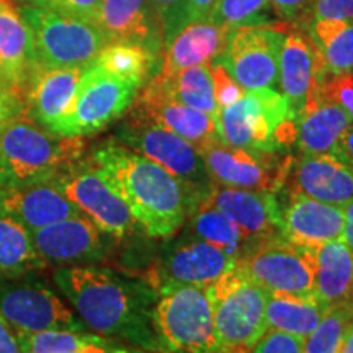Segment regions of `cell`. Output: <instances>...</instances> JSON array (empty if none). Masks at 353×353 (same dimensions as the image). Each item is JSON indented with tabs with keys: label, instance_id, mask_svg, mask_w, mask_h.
Segmentation results:
<instances>
[{
	"label": "cell",
	"instance_id": "obj_1",
	"mask_svg": "<svg viewBox=\"0 0 353 353\" xmlns=\"http://www.w3.org/2000/svg\"><path fill=\"white\" fill-rule=\"evenodd\" d=\"M52 280L87 327L143 350L161 352L152 325L157 290L97 265L57 267Z\"/></svg>",
	"mask_w": 353,
	"mask_h": 353
},
{
	"label": "cell",
	"instance_id": "obj_2",
	"mask_svg": "<svg viewBox=\"0 0 353 353\" xmlns=\"http://www.w3.org/2000/svg\"><path fill=\"white\" fill-rule=\"evenodd\" d=\"M88 161L148 236L169 237L183 226L195 200L164 167L114 141L99 145Z\"/></svg>",
	"mask_w": 353,
	"mask_h": 353
},
{
	"label": "cell",
	"instance_id": "obj_3",
	"mask_svg": "<svg viewBox=\"0 0 353 353\" xmlns=\"http://www.w3.org/2000/svg\"><path fill=\"white\" fill-rule=\"evenodd\" d=\"M82 151V138L57 136L21 113L0 131V188L50 182Z\"/></svg>",
	"mask_w": 353,
	"mask_h": 353
},
{
	"label": "cell",
	"instance_id": "obj_4",
	"mask_svg": "<svg viewBox=\"0 0 353 353\" xmlns=\"http://www.w3.org/2000/svg\"><path fill=\"white\" fill-rule=\"evenodd\" d=\"M219 139L254 154H278L296 144V117L275 88L247 90L231 107L216 114Z\"/></svg>",
	"mask_w": 353,
	"mask_h": 353
},
{
	"label": "cell",
	"instance_id": "obj_5",
	"mask_svg": "<svg viewBox=\"0 0 353 353\" xmlns=\"http://www.w3.org/2000/svg\"><path fill=\"white\" fill-rule=\"evenodd\" d=\"M152 325L161 352H221L206 288L176 283L159 286Z\"/></svg>",
	"mask_w": 353,
	"mask_h": 353
},
{
	"label": "cell",
	"instance_id": "obj_6",
	"mask_svg": "<svg viewBox=\"0 0 353 353\" xmlns=\"http://www.w3.org/2000/svg\"><path fill=\"white\" fill-rule=\"evenodd\" d=\"M221 350L247 353L268 330V291L234 268L206 288Z\"/></svg>",
	"mask_w": 353,
	"mask_h": 353
},
{
	"label": "cell",
	"instance_id": "obj_7",
	"mask_svg": "<svg viewBox=\"0 0 353 353\" xmlns=\"http://www.w3.org/2000/svg\"><path fill=\"white\" fill-rule=\"evenodd\" d=\"M19 12L32 28L38 65L41 68L87 69L108 44L94 23L37 6L20 7Z\"/></svg>",
	"mask_w": 353,
	"mask_h": 353
},
{
	"label": "cell",
	"instance_id": "obj_8",
	"mask_svg": "<svg viewBox=\"0 0 353 353\" xmlns=\"http://www.w3.org/2000/svg\"><path fill=\"white\" fill-rule=\"evenodd\" d=\"M314 252L280 234L245 245L236 267L265 291L288 296H314Z\"/></svg>",
	"mask_w": 353,
	"mask_h": 353
},
{
	"label": "cell",
	"instance_id": "obj_9",
	"mask_svg": "<svg viewBox=\"0 0 353 353\" xmlns=\"http://www.w3.org/2000/svg\"><path fill=\"white\" fill-rule=\"evenodd\" d=\"M141 85L92 64L83 70L68 113L51 132L64 138H83L105 130L130 107Z\"/></svg>",
	"mask_w": 353,
	"mask_h": 353
},
{
	"label": "cell",
	"instance_id": "obj_10",
	"mask_svg": "<svg viewBox=\"0 0 353 353\" xmlns=\"http://www.w3.org/2000/svg\"><path fill=\"white\" fill-rule=\"evenodd\" d=\"M28 273H0V314L17 334L43 330H85L59 294Z\"/></svg>",
	"mask_w": 353,
	"mask_h": 353
},
{
	"label": "cell",
	"instance_id": "obj_11",
	"mask_svg": "<svg viewBox=\"0 0 353 353\" xmlns=\"http://www.w3.org/2000/svg\"><path fill=\"white\" fill-rule=\"evenodd\" d=\"M117 139L131 151L164 167L201 200L200 187L208 182L211 176L200 151L187 139L156 123L136 117H128V120L118 128Z\"/></svg>",
	"mask_w": 353,
	"mask_h": 353
},
{
	"label": "cell",
	"instance_id": "obj_12",
	"mask_svg": "<svg viewBox=\"0 0 353 353\" xmlns=\"http://www.w3.org/2000/svg\"><path fill=\"white\" fill-rule=\"evenodd\" d=\"M52 182L83 216L114 239L139 228L125 201L108 187L90 161L70 162Z\"/></svg>",
	"mask_w": 353,
	"mask_h": 353
},
{
	"label": "cell",
	"instance_id": "obj_13",
	"mask_svg": "<svg viewBox=\"0 0 353 353\" xmlns=\"http://www.w3.org/2000/svg\"><path fill=\"white\" fill-rule=\"evenodd\" d=\"M286 33L288 30L268 26L234 28L213 63L223 64L245 90L273 88L278 82V63Z\"/></svg>",
	"mask_w": 353,
	"mask_h": 353
},
{
	"label": "cell",
	"instance_id": "obj_14",
	"mask_svg": "<svg viewBox=\"0 0 353 353\" xmlns=\"http://www.w3.org/2000/svg\"><path fill=\"white\" fill-rule=\"evenodd\" d=\"M206 170L216 183L224 187L275 193L288 176L291 159L280 161L278 154H254L231 148L221 139L200 151Z\"/></svg>",
	"mask_w": 353,
	"mask_h": 353
},
{
	"label": "cell",
	"instance_id": "obj_15",
	"mask_svg": "<svg viewBox=\"0 0 353 353\" xmlns=\"http://www.w3.org/2000/svg\"><path fill=\"white\" fill-rule=\"evenodd\" d=\"M107 236L83 214L32 231L39 257L46 265L57 267L94 265L103 260L110 250Z\"/></svg>",
	"mask_w": 353,
	"mask_h": 353
},
{
	"label": "cell",
	"instance_id": "obj_16",
	"mask_svg": "<svg viewBox=\"0 0 353 353\" xmlns=\"http://www.w3.org/2000/svg\"><path fill=\"white\" fill-rule=\"evenodd\" d=\"M130 117L148 120L165 128L180 138L187 139L198 151L219 139L216 120L211 114L190 108L172 99L159 83L151 79L131 105Z\"/></svg>",
	"mask_w": 353,
	"mask_h": 353
},
{
	"label": "cell",
	"instance_id": "obj_17",
	"mask_svg": "<svg viewBox=\"0 0 353 353\" xmlns=\"http://www.w3.org/2000/svg\"><path fill=\"white\" fill-rule=\"evenodd\" d=\"M327 76L321 52L307 33H286L278 63V83L294 117L307 101L317 99L322 81Z\"/></svg>",
	"mask_w": 353,
	"mask_h": 353
},
{
	"label": "cell",
	"instance_id": "obj_18",
	"mask_svg": "<svg viewBox=\"0 0 353 353\" xmlns=\"http://www.w3.org/2000/svg\"><path fill=\"white\" fill-rule=\"evenodd\" d=\"M95 26L108 43L138 44L161 61L164 28L149 0H101Z\"/></svg>",
	"mask_w": 353,
	"mask_h": 353
},
{
	"label": "cell",
	"instance_id": "obj_19",
	"mask_svg": "<svg viewBox=\"0 0 353 353\" xmlns=\"http://www.w3.org/2000/svg\"><path fill=\"white\" fill-rule=\"evenodd\" d=\"M38 68L32 28L7 0H0V87L25 100Z\"/></svg>",
	"mask_w": 353,
	"mask_h": 353
},
{
	"label": "cell",
	"instance_id": "obj_20",
	"mask_svg": "<svg viewBox=\"0 0 353 353\" xmlns=\"http://www.w3.org/2000/svg\"><path fill=\"white\" fill-rule=\"evenodd\" d=\"M342 206L322 203L298 193H291V201L281 210L280 236L307 250L330 241L342 239Z\"/></svg>",
	"mask_w": 353,
	"mask_h": 353
},
{
	"label": "cell",
	"instance_id": "obj_21",
	"mask_svg": "<svg viewBox=\"0 0 353 353\" xmlns=\"http://www.w3.org/2000/svg\"><path fill=\"white\" fill-rule=\"evenodd\" d=\"M200 203L214 206L236 221L249 241L280 234L281 208L273 193L211 183Z\"/></svg>",
	"mask_w": 353,
	"mask_h": 353
},
{
	"label": "cell",
	"instance_id": "obj_22",
	"mask_svg": "<svg viewBox=\"0 0 353 353\" xmlns=\"http://www.w3.org/2000/svg\"><path fill=\"white\" fill-rule=\"evenodd\" d=\"M288 176H291L290 193L342 208L353 201V167L335 154L303 156L294 164L291 162Z\"/></svg>",
	"mask_w": 353,
	"mask_h": 353
},
{
	"label": "cell",
	"instance_id": "obj_23",
	"mask_svg": "<svg viewBox=\"0 0 353 353\" xmlns=\"http://www.w3.org/2000/svg\"><path fill=\"white\" fill-rule=\"evenodd\" d=\"M237 257L210 242L196 241L176 247L167 255L161 267L162 278L154 281V288L162 285H192L208 288L221 276L236 268Z\"/></svg>",
	"mask_w": 353,
	"mask_h": 353
},
{
	"label": "cell",
	"instance_id": "obj_24",
	"mask_svg": "<svg viewBox=\"0 0 353 353\" xmlns=\"http://www.w3.org/2000/svg\"><path fill=\"white\" fill-rule=\"evenodd\" d=\"M0 210L19 219L30 231L82 214L57 190L52 180L26 187L0 188Z\"/></svg>",
	"mask_w": 353,
	"mask_h": 353
},
{
	"label": "cell",
	"instance_id": "obj_25",
	"mask_svg": "<svg viewBox=\"0 0 353 353\" xmlns=\"http://www.w3.org/2000/svg\"><path fill=\"white\" fill-rule=\"evenodd\" d=\"M83 70L38 65L25 95V113L39 126L51 131L72 105Z\"/></svg>",
	"mask_w": 353,
	"mask_h": 353
},
{
	"label": "cell",
	"instance_id": "obj_26",
	"mask_svg": "<svg viewBox=\"0 0 353 353\" xmlns=\"http://www.w3.org/2000/svg\"><path fill=\"white\" fill-rule=\"evenodd\" d=\"M231 30L218 26L210 20L193 21L165 44L161 57L159 76L170 77L193 65L211 64L223 52Z\"/></svg>",
	"mask_w": 353,
	"mask_h": 353
},
{
	"label": "cell",
	"instance_id": "obj_27",
	"mask_svg": "<svg viewBox=\"0 0 353 353\" xmlns=\"http://www.w3.org/2000/svg\"><path fill=\"white\" fill-rule=\"evenodd\" d=\"M353 118L342 107L329 100L307 105L296 117V144L304 156L332 154Z\"/></svg>",
	"mask_w": 353,
	"mask_h": 353
},
{
	"label": "cell",
	"instance_id": "obj_28",
	"mask_svg": "<svg viewBox=\"0 0 353 353\" xmlns=\"http://www.w3.org/2000/svg\"><path fill=\"white\" fill-rule=\"evenodd\" d=\"M353 290V254L342 239L314 252V296L329 309L347 304Z\"/></svg>",
	"mask_w": 353,
	"mask_h": 353
},
{
	"label": "cell",
	"instance_id": "obj_29",
	"mask_svg": "<svg viewBox=\"0 0 353 353\" xmlns=\"http://www.w3.org/2000/svg\"><path fill=\"white\" fill-rule=\"evenodd\" d=\"M329 311L330 309L316 296L301 298L268 293L265 317L268 329L306 339Z\"/></svg>",
	"mask_w": 353,
	"mask_h": 353
},
{
	"label": "cell",
	"instance_id": "obj_30",
	"mask_svg": "<svg viewBox=\"0 0 353 353\" xmlns=\"http://www.w3.org/2000/svg\"><path fill=\"white\" fill-rule=\"evenodd\" d=\"M307 34L319 50L327 74H353V21L312 20L307 26Z\"/></svg>",
	"mask_w": 353,
	"mask_h": 353
},
{
	"label": "cell",
	"instance_id": "obj_31",
	"mask_svg": "<svg viewBox=\"0 0 353 353\" xmlns=\"http://www.w3.org/2000/svg\"><path fill=\"white\" fill-rule=\"evenodd\" d=\"M46 267L33 244L32 231L0 210V273H28Z\"/></svg>",
	"mask_w": 353,
	"mask_h": 353
},
{
	"label": "cell",
	"instance_id": "obj_32",
	"mask_svg": "<svg viewBox=\"0 0 353 353\" xmlns=\"http://www.w3.org/2000/svg\"><path fill=\"white\" fill-rule=\"evenodd\" d=\"M152 79L172 99L179 100L180 103L200 110L203 113L211 114L213 118L218 114L219 107L214 99L213 81H211L208 64L193 65V68L180 70L170 77H162L156 74Z\"/></svg>",
	"mask_w": 353,
	"mask_h": 353
},
{
	"label": "cell",
	"instance_id": "obj_33",
	"mask_svg": "<svg viewBox=\"0 0 353 353\" xmlns=\"http://www.w3.org/2000/svg\"><path fill=\"white\" fill-rule=\"evenodd\" d=\"M21 353H112L107 339L76 330L17 334Z\"/></svg>",
	"mask_w": 353,
	"mask_h": 353
},
{
	"label": "cell",
	"instance_id": "obj_34",
	"mask_svg": "<svg viewBox=\"0 0 353 353\" xmlns=\"http://www.w3.org/2000/svg\"><path fill=\"white\" fill-rule=\"evenodd\" d=\"M159 59L143 46L130 43H108L95 59V65L113 76L143 87Z\"/></svg>",
	"mask_w": 353,
	"mask_h": 353
},
{
	"label": "cell",
	"instance_id": "obj_35",
	"mask_svg": "<svg viewBox=\"0 0 353 353\" xmlns=\"http://www.w3.org/2000/svg\"><path fill=\"white\" fill-rule=\"evenodd\" d=\"M193 231L201 241L221 247L234 257H239L244 245L249 244V237L236 221L206 203H198L193 216Z\"/></svg>",
	"mask_w": 353,
	"mask_h": 353
},
{
	"label": "cell",
	"instance_id": "obj_36",
	"mask_svg": "<svg viewBox=\"0 0 353 353\" xmlns=\"http://www.w3.org/2000/svg\"><path fill=\"white\" fill-rule=\"evenodd\" d=\"M270 12V0H216L206 20L228 30L242 28V26L291 28L280 19H273Z\"/></svg>",
	"mask_w": 353,
	"mask_h": 353
},
{
	"label": "cell",
	"instance_id": "obj_37",
	"mask_svg": "<svg viewBox=\"0 0 353 353\" xmlns=\"http://www.w3.org/2000/svg\"><path fill=\"white\" fill-rule=\"evenodd\" d=\"M353 319V309L348 304L332 307L319 325L304 339L303 353H339L348 322Z\"/></svg>",
	"mask_w": 353,
	"mask_h": 353
},
{
	"label": "cell",
	"instance_id": "obj_38",
	"mask_svg": "<svg viewBox=\"0 0 353 353\" xmlns=\"http://www.w3.org/2000/svg\"><path fill=\"white\" fill-rule=\"evenodd\" d=\"M164 28V48L188 25V0H149Z\"/></svg>",
	"mask_w": 353,
	"mask_h": 353
},
{
	"label": "cell",
	"instance_id": "obj_39",
	"mask_svg": "<svg viewBox=\"0 0 353 353\" xmlns=\"http://www.w3.org/2000/svg\"><path fill=\"white\" fill-rule=\"evenodd\" d=\"M30 6H37L59 15L94 23L99 15L101 0H28Z\"/></svg>",
	"mask_w": 353,
	"mask_h": 353
},
{
	"label": "cell",
	"instance_id": "obj_40",
	"mask_svg": "<svg viewBox=\"0 0 353 353\" xmlns=\"http://www.w3.org/2000/svg\"><path fill=\"white\" fill-rule=\"evenodd\" d=\"M211 81H213L214 99L219 108L231 107L245 95V88L234 79L229 70L219 63L208 64Z\"/></svg>",
	"mask_w": 353,
	"mask_h": 353
},
{
	"label": "cell",
	"instance_id": "obj_41",
	"mask_svg": "<svg viewBox=\"0 0 353 353\" xmlns=\"http://www.w3.org/2000/svg\"><path fill=\"white\" fill-rule=\"evenodd\" d=\"M317 97L334 101L353 118V74H327L317 90Z\"/></svg>",
	"mask_w": 353,
	"mask_h": 353
},
{
	"label": "cell",
	"instance_id": "obj_42",
	"mask_svg": "<svg viewBox=\"0 0 353 353\" xmlns=\"http://www.w3.org/2000/svg\"><path fill=\"white\" fill-rule=\"evenodd\" d=\"M303 342L293 334L268 329L247 353H303Z\"/></svg>",
	"mask_w": 353,
	"mask_h": 353
},
{
	"label": "cell",
	"instance_id": "obj_43",
	"mask_svg": "<svg viewBox=\"0 0 353 353\" xmlns=\"http://www.w3.org/2000/svg\"><path fill=\"white\" fill-rule=\"evenodd\" d=\"M314 0H270L273 12L291 28H306L311 23V8Z\"/></svg>",
	"mask_w": 353,
	"mask_h": 353
},
{
	"label": "cell",
	"instance_id": "obj_44",
	"mask_svg": "<svg viewBox=\"0 0 353 353\" xmlns=\"http://www.w3.org/2000/svg\"><path fill=\"white\" fill-rule=\"evenodd\" d=\"M317 19L353 21V0H314L311 8V21Z\"/></svg>",
	"mask_w": 353,
	"mask_h": 353
},
{
	"label": "cell",
	"instance_id": "obj_45",
	"mask_svg": "<svg viewBox=\"0 0 353 353\" xmlns=\"http://www.w3.org/2000/svg\"><path fill=\"white\" fill-rule=\"evenodd\" d=\"M25 113V100L7 88L0 87V131L8 121Z\"/></svg>",
	"mask_w": 353,
	"mask_h": 353
},
{
	"label": "cell",
	"instance_id": "obj_46",
	"mask_svg": "<svg viewBox=\"0 0 353 353\" xmlns=\"http://www.w3.org/2000/svg\"><path fill=\"white\" fill-rule=\"evenodd\" d=\"M0 353H21L17 332L2 314H0Z\"/></svg>",
	"mask_w": 353,
	"mask_h": 353
},
{
	"label": "cell",
	"instance_id": "obj_47",
	"mask_svg": "<svg viewBox=\"0 0 353 353\" xmlns=\"http://www.w3.org/2000/svg\"><path fill=\"white\" fill-rule=\"evenodd\" d=\"M332 154L341 157L343 162H347L348 165L353 167V125L343 132V136L339 139Z\"/></svg>",
	"mask_w": 353,
	"mask_h": 353
},
{
	"label": "cell",
	"instance_id": "obj_48",
	"mask_svg": "<svg viewBox=\"0 0 353 353\" xmlns=\"http://www.w3.org/2000/svg\"><path fill=\"white\" fill-rule=\"evenodd\" d=\"M216 0H188V23L206 20Z\"/></svg>",
	"mask_w": 353,
	"mask_h": 353
},
{
	"label": "cell",
	"instance_id": "obj_49",
	"mask_svg": "<svg viewBox=\"0 0 353 353\" xmlns=\"http://www.w3.org/2000/svg\"><path fill=\"white\" fill-rule=\"evenodd\" d=\"M343 216H345V223H343L342 241L353 254V201L343 206Z\"/></svg>",
	"mask_w": 353,
	"mask_h": 353
},
{
	"label": "cell",
	"instance_id": "obj_50",
	"mask_svg": "<svg viewBox=\"0 0 353 353\" xmlns=\"http://www.w3.org/2000/svg\"><path fill=\"white\" fill-rule=\"evenodd\" d=\"M339 353H353V319L348 322L345 334L342 337L341 348H339Z\"/></svg>",
	"mask_w": 353,
	"mask_h": 353
},
{
	"label": "cell",
	"instance_id": "obj_51",
	"mask_svg": "<svg viewBox=\"0 0 353 353\" xmlns=\"http://www.w3.org/2000/svg\"><path fill=\"white\" fill-rule=\"evenodd\" d=\"M348 306H350L353 309V290H352V294H350V299H348Z\"/></svg>",
	"mask_w": 353,
	"mask_h": 353
},
{
	"label": "cell",
	"instance_id": "obj_52",
	"mask_svg": "<svg viewBox=\"0 0 353 353\" xmlns=\"http://www.w3.org/2000/svg\"><path fill=\"white\" fill-rule=\"evenodd\" d=\"M224 352V350H223ZM224 353H244V352H224Z\"/></svg>",
	"mask_w": 353,
	"mask_h": 353
}]
</instances>
